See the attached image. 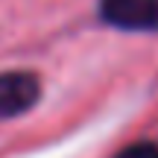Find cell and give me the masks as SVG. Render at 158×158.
I'll return each instance as SVG.
<instances>
[{
    "label": "cell",
    "instance_id": "1",
    "mask_svg": "<svg viewBox=\"0 0 158 158\" xmlns=\"http://www.w3.org/2000/svg\"><path fill=\"white\" fill-rule=\"evenodd\" d=\"M100 18L129 32H158V0H102Z\"/></svg>",
    "mask_w": 158,
    "mask_h": 158
},
{
    "label": "cell",
    "instance_id": "2",
    "mask_svg": "<svg viewBox=\"0 0 158 158\" xmlns=\"http://www.w3.org/2000/svg\"><path fill=\"white\" fill-rule=\"evenodd\" d=\"M41 97V82L32 73L9 70L0 73V120L3 117H18L29 111Z\"/></svg>",
    "mask_w": 158,
    "mask_h": 158
},
{
    "label": "cell",
    "instance_id": "3",
    "mask_svg": "<svg viewBox=\"0 0 158 158\" xmlns=\"http://www.w3.org/2000/svg\"><path fill=\"white\" fill-rule=\"evenodd\" d=\"M117 158H158V143H152V141L132 143V147H126Z\"/></svg>",
    "mask_w": 158,
    "mask_h": 158
}]
</instances>
